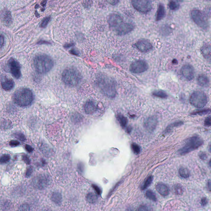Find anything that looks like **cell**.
I'll use <instances>...</instances> for the list:
<instances>
[{"instance_id": "cell-51", "label": "cell", "mask_w": 211, "mask_h": 211, "mask_svg": "<svg viewBox=\"0 0 211 211\" xmlns=\"http://www.w3.org/2000/svg\"><path fill=\"white\" fill-rule=\"evenodd\" d=\"M25 149L29 153H32L34 150V149L30 145L26 144L25 145Z\"/></svg>"}, {"instance_id": "cell-50", "label": "cell", "mask_w": 211, "mask_h": 211, "mask_svg": "<svg viewBox=\"0 0 211 211\" xmlns=\"http://www.w3.org/2000/svg\"><path fill=\"white\" fill-rule=\"evenodd\" d=\"M4 43V38L2 35H0V48H2Z\"/></svg>"}, {"instance_id": "cell-24", "label": "cell", "mask_w": 211, "mask_h": 211, "mask_svg": "<svg viewBox=\"0 0 211 211\" xmlns=\"http://www.w3.org/2000/svg\"><path fill=\"white\" fill-rule=\"evenodd\" d=\"M51 200L56 205H60L62 200V195L59 192H54L52 195Z\"/></svg>"}, {"instance_id": "cell-34", "label": "cell", "mask_w": 211, "mask_h": 211, "mask_svg": "<svg viewBox=\"0 0 211 211\" xmlns=\"http://www.w3.org/2000/svg\"><path fill=\"white\" fill-rule=\"evenodd\" d=\"M174 191L175 194L177 195H181L183 192L182 186L180 184H177L174 186Z\"/></svg>"}, {"instance_id": "cell-17", "label": "cell", "mask_w": 211, "mask_h": 211, "mask_svg": "<svg viewBox=\"0 0 211 211\" xmlns=\"http://www.w3.org/2000/svg\"><path fill=\"white\" fill-rule=\"evenodd\" d=\"M1 19L3 23L5 26H10L13 23V18L11 13L7 9L3 10L1 13Z\"/></svg>"}, {"instance_id": "cell-59", "label": "cell", "mask_w": 211, "mask_h": 211, "mask_svg": "<svg viewBox=\"0 0 211 211\" xmlns=\"http://www.w3.org/2000/svg\"><path fill=\"white\" fill-rule=\"evenodd\" d=\"M172 63H174V64H177L178 63V61L177 60H176V59H174V60L172 61Z\"/></svg>"}, {"instance_id": "cell-20", "label": "cell", "mask_w": 211, "mask_h": 211, "mask_svg": "<svg viewBox=\"0 0 211 211\" xmlns=\"http://www.w3.org/2000/svg\"><path fill=\"white\" fill-rule=\"evenodd\" d=\"M156 189L159 193L163 196H166L169 194V189L167 185L162 183H160L156 185Z\"/></svg>"}, {"instance_id": "cell-55", "label": "cell", "mask_w": 211, "mask_h": 211, "mask_svg": "<svg viewBox=\"0 0 211 211\" xmlns=\"http://www.w3.org/2000/svg\"><path fill=\"white\" fill-rule=\"evenodd\" d=\"M74 46V44L73 43H68V44H66L64 46V47L66 48H69L70 47H72V46Z\"/></svg>"}, {"instance_id": "cell-3", "label": "cell", "mask_w": 211, "mask_h": 211, "mask_svg": "<svg viewBox=\"0 0 211 211\" xmlns=\"http://www.w3.org/2000/svg\"><path fill=\"white\" fill-rule=\"evenodd\" d=\"M34 64L37 72L40 74H44L52 69L54 62L50 56L46 54H39L35 57Z\"/></svg>"}, {"instance_id": "cell-29", "label": "cell", "mask_w": 211, "mask_h": 211, "mask_svg": "<svg viewBox=\"0 0 211 211\" xmlns=\"http://www.w3.org/2000/svg\"><path fill=\"white\" fill-rule=\"evenodd\" d=\"M179 174L181 177L187 179L190 176V172L187 169L181 167L179 169Z\"/></svg>"}, {"instance_id": "cell-41", "label": "cell", "mask_w": 211, "mask_h": 211, "mask_svg": "<svg viewBox=\"0 0 211 211\" xmlns=\"http://www.w3.org/2000/svg\"><path fill=\"white\" fill-rule=\"evenodd\" d=\"M22 159L24 163L26 164L30 165V163H31L30 158H29V157L27 155H25V154L22 155Z\"/></svg>"}, {"instance_id": "cell-46", "label": "cell", "mask_w": 211, "mask_h": 211, "mask_svg": "<svg viewBox=\"0 0 211 211\" xmlns=\"http://www.w3.org/2000/svg\"><path fill=\"white\" fill-rule=\"evenodd\" d=\"M33 171V169L32 167H29V168L27 169V170H26V177H30V176H31V175H32V173Z\"/></svg>"}, {"instance_id": "cell-43", "label": "cell", "mask_w": 211, "mask_h": 211, "mask_svg": "<svg viewBox=\"0 0 211 211\" xmlns=\"http://www.w3.org/2000/svg\"><path fill=\"white\" fill-rule=\"evenodd\" d=\"M19 144V142L18 141H17V140H11L9 142V144L11 146L13 147L17 146H18Z\"/></svg>"}, {"instance_id": "cell-40", "label": "cell", "mask_w": 211, "mask_h": 211, "mask_svg": "<svg viewBox=\"0 0 211 211\" xmlns=\"http://www.w3.org/2000/svg\"><path fill=\"white\" fill-rule=\"evenodd\" d=\"M204 125L205 126L209 127H210L211 125V116H208L204 121Z\"/></svg>"}, {"instance_id": "cell-18", "label": "cell", "mask_w": 211, "mask_h": 211, "mask_svg": "<svg viewBox=\"0 0 211 211\" xmlns=\"http://www.w3.org/2000/svg\"><path fill=\"white\" fill-rule=\"evenodd\" d=\"M1 84L4 90L5 91H10L14 87L15 83L12 79L4 77L1 79Z\"/></svg>"}, {"instance_id": "cell-14", "label": "cell", "mask_w": 211, "mask_h": 211, "mask_svg": "<svg viewBox=\"0 0 211 211\" xmlns=\"http://www.w3.org/2000/svg\"><path fill=\"white\" fill-rule=\"evenodd\" d=\"M108 22L109 26L114 30L123 22V19L120 16L116 14H112L108 18Z\"/></svg>"}, {"instance_id": "cell-21", "label": "cell", "mask_w": 211, "mask_h": 211, "mask_svg": "<svg viewBox=\"0 0 211 211\" xmlns=\"http://www.w3.org/2000/svg\"><path fill=\"white\" fill-rule=\"evenodd\" d=\"M198 84L202 87H208L210 85V80L207 76L204 75H200L198 77Z\"/></svg>"}, {"instance_id": "cell-53", "label": "cell", "mask_w": 211, "mask_h": 211, "mask_svg": "<svg viewBox=\"0 0 211 211\" xmlns=\"http://www.w3.org/2000/svg\"><path fill=\"white\" fill-rule=\"evenodd\" d=\"M70 53L71 54H73V55H77L78 56L79 54V52L78 50H77L74 49H72L70 50Z\"/></svg>"}, {"instance_id": "cell-7", "label": "cell", "mask_w": 211, "mask_h": 211, "mask_svg": "<svg viewBox=\"0 0 211 211\" xmlns=\"http://www.w3.org/2000/svg\"><path fill=\"white\" fill-rule=\"evenodd\" d=\"M192 19L198 26L204 30H208L210 27V24L208 18L199 10L195 9L191 12Z\"/></svg>"}, {"instance_id": "cell-1", "label": "cell", "mask_w": 211, "mask_h": 211, "mask_svg": "<svg viewBox=\"0 0 211 211\" xmlns=\"http://www.w3.org/2000/svg\"><path fill=\"white\" fill-rule=\"evenodd\" d=\"M97 84L101 91L109 98H114L116 95V84L114 81L108 76L101 75L98 77Z\"/></svg>"}, {"instance_id": "cell-36", "label": "cell", "mask_w": 211, "mask_h": 211, "mask_svg": "<svg viewBox=\"0 0 211 211\" xmlns=\"http://www.w3.org/2000/svg\"><path fill=\"white\" fill-rule=\"evenodd\" d=\"M10 156L9 154H3L0 157V163H5L10 161Z\"/></svg>"}, {"instance_id": "cell-56", "label": "cell", "mask_w": 211, "mask_h": 211, "mask_svg": "<svg viewBox=\"0 0 211 211\" xmlns=\"http://www.w3.org/2000/svg\"><path fill=\"white\" fill-rule=\"evenodd\" d=\"M132 128L130 126H129L126 129V132L128 133H130L132 131Z\"/></svg>"}, {"instance_id": "cell-54", "label": "cell", "mask_w": 211, "mask_h": 211, "mask_svg": "<svg viewBox=\"0 0 211 211\" xmlns=\"http://www.w3.org/2000/svg\"><path fill=\"white\" fill-rule=\"evenodd\" d=\"M37 44H39V45H41V44H50V43H49V42H48V41H45V40H40V41H38V42Z\"/></svg>"}, {"instance_id": "cell-22", "label": "cell", "mask_w": 211, "mask_h": 211, "mask_svg": "<svg viewBox=\"0 0 211 211\" xmlns=\"http://www.w3.org/2000/svg\"><path fill=\"white\" fill-rule=\"evenodd\" d=\"M204 58L210 61L211 46L210 45L206 44L202 46L201 49Z\"/></svg>"}, {"instance_id": "cell-31", "label": "cell", "mask_w": 211, "mask_h": 211, "mask_svg": "<svg viewBox=\"0 0 211 211\" xmlns=\"http://www.w3.org/2000/svg\"><path fill=\"white\" fill-rule=\"evenodd\" d=\"M146 196L149 199L153 202H156L157 200V197L155 193L151 190H149L146 192Z\"/></svg>"}, {"instance_id": "cell-57", "label": "cell", "mask_w": 211, "mask_h": 211, "mask_svg": "<svg viewBox=\"0 0 211 211\" xmlns=\"http://www.w3.org/2000/svg\"><path fill=\"white\" fill-rule=\"evenodd\" d=\"M47 0H43L41 3V5L43 7H45L46 6V3H47Z\"/></svg>"}, {"instance_id": "cell-38", "label": "cell", "mask_w": 211, "mask_h": 211, "mask_svg": "<svg viewBox=\"0 0 211 211\" xmlns=\"http://www.w3.org/2000/svg\"><path fill=\"white\" fill-rule=\"evenodd\" d=\"M51 17H48L44 18L42 21L41 22V24L40 25V27L42 28H46L47 25H48V24L50 22V20Z\"/></svg>"}, {"instance_id": "cell-11", "label": "cell", "mask_w": 211, "mask_h": 211, "mask_svg": "<svg viewBox=\"0 0 211 211\" xmlns=\"http://www.w3.org/2000/svg\"><path fill=\"white\" fill-rule=\"evenodd\" d=\"M8 65L13 76L16 79H20L21 76V72L19 63L16 59L12 58L8 61Z\"/></svg>"}, {"instance_id": "cell-37", "label": "cell", "mask_w": 211, "mask_h": 211, "mask_svg": "<svg viewBox=\"0 0 211 211\" xmlns=\"http://www.w3.org/2000/svg\"><path fill=\"white\" fill-rule=\"evenodd\" d=\"M131 148L132 151L136 154H139L141 151V148L139 145L135 143H133L132 144Z\"/></svg>"}, {"instance_id": "cell-25", "label": "cell", "mask_w": 211, "mask_h": 211, "mask_svg": "<svg viewBox=\"0 0 211 211\" xmlns=\"http://www.w3.org/2000/svg\"><path fill=\"white\" fill-rule=\"evenodd\" d=\"M183 122L182 121H178L177 122H173L170 125H169L165 131V133H168L171 131V129L175 127H179L183 125Z\"/></svg>"}, {"instance_id": "cell-61", "label": "cell", "mask_w": 211, "mask_h": 211, "mask_svg": "<svg viewBox=\"0 0 211 211\" xmlns=\"http://www.w3.org/2000/svg\"><path fill=\"white\" fill-rule=\"evenodd\" d=\"M38 5L37 4L36 5L35 8H38Z\"/></svg>"}, {"instance_id": "cell-48", "label": "cell", "mask_w": 211, "mask_h": 211, "mask_svg": "<svg viewBox=\"0 0 211 211\" xmlns=\"http://www.w3.org/2000/svg\"><path fill=\"white\" fill-rule=\"evenodd\" d=\"M208 200L207 198L203 197L202 198L201 200V204L202 206H205L208 204Z\"/></svg>"}, {"instance_id": "cell-12", "label": "cell", "mask_w": 211, "mask_h": 211, "mask_svg": "<svg viewBox=\"0 0 211 211\" xmlns=\"http://www.w3.org/2000/svg\"><path fill=\"white\" fill-rule=\"evenodd\" d=\"M134 25L132 24L122 23L114 30L117 35L123 36L131 32L134 29Z\"/></svg>"}, {"instance_id": "cell-32", "label": "cell", "mask_w": 211, "mask_h": 211, "mask_svg": "<svg viewBox=\"0 0 211 211\" xmlns=\"http://www.w3.org/2000/svg\"><path fill=\"white\" fill-rule=\"evenodd\" d=\"M211 110L210 109H203V110H199L196 112H194L191 113V115H204L210 114Z\"/></svg>"}, {"instance_id": "cell-2", "label": "cell", "mask_w": 211, "mask_h": 211, "mask_svg": "<svg viewBox=\"0 0 211 211\" xmlns=\"http://www.w3.org/2000/svg\"><path fill=\"white\" fill-rule=\"evenodd\" d=\"M13 100L17 105L26 107L32 103L34 100V94L29 88H19L14 92Z\"/></svg>"}, {"instance_id": "cell-16", "label": "cell", "mask_w": 211, "mask_h": 211, "mask_svg": "<svg viewBox=\"0 0 211 211\" xmlns=\"http://www.w3.org/2000/svg\"><path fill=\"white\" fill-rule=\"evenodd\" d=\"M158 123L157 119L155 116L149 117L145 120L144 125L146 130L150 132L154 131Z\"/></svg>"}, {"instance_id": "cell-9", "label": "cell", "mask_w": 211, "mask_h": 211, "mask_svg": "<svg viewBox=\"0 0 211 211\" xmlns=\"http://www.w3.org/2000/svg\"><path fill=\"white\" fill-rule=\"evenodd\" d=\"M51 183L49 176L46 175H40L34 178L32 181L33 186L37 189H44L48 187Z\"/></svg>"}, {"instance_id": "cell-58", "label": "cell", "mask_w": 211, "mask_h": 211, "mask_svg": "<svg viewBox=\"0 0 211 211\" xmlns=\"http://www.w3.org/2000/svg\"><path fill=\"white\" fill-rule=\"evenodd\" d=\"M211 181L210 180H209V181H208V189H209L210 191H211Z\"/></svg>"}, {"instance_id": "cell-49", "label": "cell", "mask_w": 211, "mask_h": 211, "mask_svg": "<svg viewBox=\"0 0 211 211\" xmlns=\"http://www.w3.org/2000/svg\"><path fill=\"white\" fill-rule=\"evenodd\" d=\"M151 210L149 209L148 207L145 205H142L138 209V210L139 211H149Z\"/></svg>"}, {"instance_id": "cell-8", "label": "cell", "mask_w": 211, "mask_h": 211, "mask_svg": "<svg viewBox=\"0 0 211 211\" xmlns=\"http://www.w3.org/2000/svg\"><path fill=\"white\" fill-rule=\"evenodd\" d=\"M133 7L140 13H148L152 8V5L150 0H131Z\"/></svg>"}, {"instance_id": "cell-6", "label": "cell", "mask_w": 211, "mask_h": 211, "mask_svg": "<svg viewBox=\"0 0 211 211\" xmlns=\"http://www.w3.org/2000/svg\"><path fill=\"white\" fill-rule=\"evenodd\" d=\"M190 103L196 108H203L208 102V98L206 94L201 91H195L190 96Z\"/></svg>"}, {"instance_id": "cell-30", "label": "cell", "mask_w": 211, "mask_h": 211, "mask_svg": "<svg viewBox=\"0 0 211 211\" xmlns=\"http://www.w3.org/2000/svg\"><path fill=\"white\" fill-rule=\"evenodd\" d=\"M153 180V177L152 175L148 177L141 187L142 190H144L146 189L149 186L152 182Z\"/></svg>"}, {"instance_id": "cell-27", "label": "cell", "mask_w": 211, "mask_h": 211, "mask_svg": "<svg viewBox=\"0 0 211 211\" xmlns=\"http://www.w3.org/2000/svg\"><path fill=\"white\" fill-rule=\"evenodd\" d=\"M152 95L162 99H166L168 97V95L165 91L162 90H155L152 92Z\"/></svg>"}, {"instance_id": "cell-26", "label": "cell", "mask_w": 211, "mask_h": 211, "mask_svg": "<svg viewBox=\"0 0 211 211\" xmlns=\"http://www.w3.org/2000/svg\"><path fill=\"white\" fill-rule=\"evenodd\" d=\"M98 198L97 195L92 193H89L87 194L86 196L87 201L91 204L95 203L97 201Z\"/></svg>"}, {"instance_id": "cell-5", "label": "cell", "mask_w": 211, "mask_h": 211, "mask_svg": "<svg viewBox=\"0 0 211 211\" xmlns=\"http://www.w3.org/2000/svg\"><path fill=\"white\" fill-rule=\"evenodd\" d=\"M203 144V141L198 136H194L188 138L185 141L183 146L178 151V154L184 155L199 148Z\"/></svg>"}, {"instance_id": "cell-35", "label": "cell", "mask_w": 211, "mask_h": 211, "mask_svg": "<svg viewBox=\"0 0 211 211\" xmlns=\"http://www.w3.org/2000/svg\"><path fill=\"white\" fill-rule=\"evenodd\" d=\"M1 126L4 129L10 128L12 126V123L9 120H4L1 122Z\"/></svg>"}, {"instance_id": "cell-47", "label": "cell", "mask_w": 211, "mask_h": 211, "mask_svg": "<svg viewBox=\"0 0 211 211\" xmlns=\"http://www.w3.org/2000/svg\"><path fill=\"white\" fill-rule=\"evenodd\" d=\"M106 1L108 3L113 5L117 4L119 2V0H106Z\"/></svg>"}, {"instance_id": "cell-19", "label": "cell", "mask_w": 211, "mask_h": 211, "mask_svg": "<svg viewBox=\"0 0 211 211\" xmlns=\"http://www.w3.org/2000/svg\"><path fill=\"white\" fill-rule=\"evenodd\" d=\"M84 110L86 114H92L97 111V108L94 102L92 101H88L85 104Z\"/></svg>"}, {"instance_id": "cell-13", "label": "cell", "mask_w": 211, "mask_h": 211, "mask_svg": "<svg viewBox=\"0 0 211 211\" xmlns=\"http://www.w3.org/2000/svg\"><path fill=\"white\" fill-rule=\"evenodd\" d=\"M135 46L140 51L142 52H148L153 48L151 43L149 40L146 39L138 40L136 43Z\"/></svg>"}, {"instance_id": "cell-23", "label": "cell", "mask_w": 211, "mask_h": 211, "mask_svg": "<svg viewBox=\"0 0 211 211\" xmlns=\"http://www.w3.org/2000/svg\"><path fill=\"white\" fill-rule=\"evenodd\" d=\"M165 11L164 6L162 4H160L158 5L157 10V15H156V21H159L165 17Z\"/></svg>"}, {"instance_id": "cell-62", "label": "cell", "mask_w": 211, "mask_h": 211, "mask_svg": "<svg viewBox=\"0 0 211 211\" xmlns=\"http://www.w3.org/2000/svg\"><path fill=\"white\" fill-rule=\"evenodd\" d=\"M209 1H210V0H209Z\"/></svg>"}, {"instance_id": "cell-44", "label": "cell", "mask_w": 211, "mask_h": 211, "mask_svg": "<svg viewBox=\"0 0 211 211\" xmlns=\"http://www.w3.org/2000/svg\"><path fill=\"white\" fill-rule=\"evenodd\" d=\"M19 210L27 211L30 210V209L28 205H27V204H22V205H21V206L20 207Z\"/></svg>"}, {"instance_id": "cell-4", "label": "cell", "mask_w": 211, "mask_h": 211, "mask_svg": "<svg viewBox=\"0 0 211 211\" xmlns=\"http://www.w3.org/2000/svg\"><path fill=\"white\" fill-rule=\"evenodd\" d=\"M81 75L79 71L72 68L66 69L62 74L63 81L69 86L78 85L81 82Z\"/></svg>"}, {"instance_id": "cell-39", "label": "cell", "mask_w": 211, "mask_h": 211, "mask_svg": "<svg viewBox=\"0 0 211 211\" xmlns=\"http://www.w3.org/2000/svg\"><path fill=\"white\" fill-rule=\"evenodd\" d=\"M14 136L16 137V138H17L18 139H19L22 142H24V141H25L26 139V136H25L22 134V133L21 132H17L14 134Z\"/></svg>"}, {"instance_id": "cell-45", "label": "cell", "mask_w": 211, "mask_h": 211, "mask_svg": "<svg viewBox=\"0 0 211 211\" xmlns=\"http://www.w3.org/2000/svg\"><path fill=\"white\" fill-rule=\"evenodd\" d=\"M92 187L94 188V190L96 191V193L98 195H100L101 194V191L100 188H99L98 186L95 185H92Z\"/></svg>"}, {"instance_id": "cell-15", "label": "cell", "mask_w": 211, "mask_h": 211, "mask_svg": "<svg viewBox=\"0 0 211 211\" xmlns=\"http://www.w3.org/2000/svg\"><path fill=\"white\" fill-rule=\"evenodd\" d=\"M181 72L183 77L188 81H191L194 78V69L191 65H185L183 66Z\"/></svg>"}, {"instance_id": "cell-10", "label": "cell", "mask_w": 211, "mask_h": 211, "mask_svg": "<svg viewBox=\"0 0 211 211\" xmlns=\"http://www.w3.org/2000/svg\"><path fill=\"white\" fill-rule=\"evenodd\" d=\"M147 63L143 60H138L132 63L130 66L131 72L134 73H140L145 72L148 69Z\"/></svg>"}, {"instance_id": "cell-33", "label": "cell", "mask_w": 211, "mask_h": 211, "mask_svg": "<svg viewBox=\"0 0 211 211\" xmlns=\"http://www.w3.org/2000/svg\"><path fill=\"white\" fill-rule=\"evenodd\" d=\"M168 6L170 10H175L179 9V4L177 3L176 2L171 0L169 3Z\"/></svg>"}, {"instance_id": "cell-60", "label": "cell", "mask_w": 211, "mask_h": 211, "mask_svg": "<svg viewBox=\"0 0 211 211\" xmlns=\"http://www.w3.org/2000/svg\"><path fill=\"white\" fill-rule=\"evenodd\" d=\"M209 166H210V167L211 166V161L210 160V161H209Z\"/></svg>"}, {"instance_id": "cell-28", "label": "cell", "mask_w": 211, "mask_h": 211, "mask_svg": "<svg viewBox=\"0 0 211 211\" xmlns=\"http://www.w3.org/2000/svg\"><path fill=\"white\" fill-rule=\"evenodd\" d=\"M117 118L122 128H125L128 123V120L127 118L122 114H118L117 116Z\"/></svg>"}, {"instance_id": "cell-52", "label": "cell", "mask_w": 211, "mask_h": 211, "mask_svg": "<svg viewBox=\"0 0 211 211\" xmlns=\"http://www.w3.org/2000/svg\"><path fill=\"white\" fill-rule=\"evenodd\" d=\"M78 169H79V171L81 172H82L84 171V165L82 163H80L78 164Z\"/></svg>"}, {"instance_id": "cell-42", "label": "cell", "mask_w": 211, "mask_h": 211, "mask_svg": "<svg viewBox=\"0 0 211 211\" xmlns=\"http://www.w3.org/2000/svg\"><path fill=\"white\" fill-rule=\"evenodd\" d=\"M198 155L200 159L202 160H206L207 159V158H208L207 154H206L204 152H200L199 153Z\"/></svg>"}]
</instances>
